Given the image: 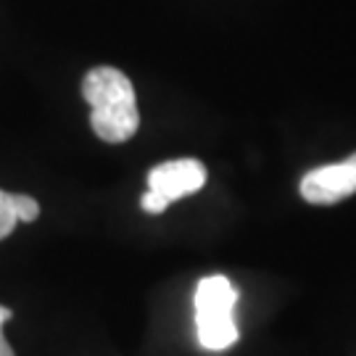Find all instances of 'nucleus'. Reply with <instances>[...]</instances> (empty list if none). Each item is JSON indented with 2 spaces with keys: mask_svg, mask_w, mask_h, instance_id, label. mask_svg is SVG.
<instances>
[{
  "mask_svg": "<svg viewBox=\"0 0 356 356\" xmlns=\"http://www.w3.org/2000/svg\"><path fill=\"white\" fill-rule=\"evenodd\" d=\"M11 206L13 214L19 222H35L40 216V204L32 198V195H24V193H11Z\"/></svg>",
  "mask_w": 356,
  "mask_h": 356,
  "instance_id": "5",
  "label": "nucleus"
},
{
  "mask_svg": "<svg viewBox=\"0 0 356 356\" xmlns=\"http://www.w3.org/2000/svg\"><path fill=\"white\" fill-rule=\"evenodd\" d=\"M206 185V166L198 159H175L153 166L148 172V191L175 204Z\"/></svg>",
  "mask_w": 356,
  "mask_h": 356,
  "instance_id": "4",
  "label": "nucleus"
},
{
  "mask_svg": "<svg viewBox=\"0 0 356 356\" xmlns=\"http://www.w3.org/2000/svg\"><path fill=\"white\" fill-rule=\"evenodd\" d=\"M16 214H13V206H11V193L0 191V241L8 238L16 227Z\"/></svg>",
  "mask_w": 356,
  "mask_h": 356,
  "instance_id": "6",
  "label": "nucleus"
},
{
  "mask_svg": "<svg viewBox=\"0 0 356 356\" xmlns=\"http://www.w3.org/2000/svg\"><path fill=\"white\" fill-rule=\"evenodd\" d=\"M11 309L8 306H0V356H16L13 354V348L8 346V341H6V335H3V325L11 319Z\"/></svg>",
  "mask_w": 356,
  "mask_h": 356,
  "instance_id": "8",
  "label": "nucleus"
},
{
  "mask_svg": "<svg viewBox=\"0 0 356 356\" xmlns=\"http://www.w3.org/2000/svg\"><path fill=\"white\" fill-rule=\"evenodd\" d=\"M356 193V153L341 164L312 169L301 179V198L312 206H332Z\"/></svg>",
  "mask_w": 356,
  "mask_h": 356,
  "instance_id": "3",
  "label": "nucleus"
},
{
  "mask_svg": "<svg viewBox=\"0 0 356 356\" xmlns=\"http://www.w3.org/2000/svg\"><path fill=\"white\" fill-rule=\"evenodd\" d=\"M238 301L235 285L225 275L204 277L195 288V327L206 351H227L238 343L232 309Z\"/></svg>",
  "mask_w": 356,
  "mask_h": 356,
  "instance_id": "2",
  "label": "nucleus"
},
{
  "mask_svg": "<svg viewBox=\"0 0 356 356\" xmlns=\"http://www.w3.org/2000/svg\"><path fill=\"white\" fill-rule=\"evenodd\" d=\"M82 95L90 103V127L106 143H127L140 127L135 88L124 72L95 66L82 79Z\"/></svg>",
  "mask_w": 356,
  "mask_h": 356,
  "instance_id": "1",
  "label": "nucleus"
},
{
  "mask_svg": "<svg viewBox=\"0 0 356 356\" xmlns=\"http://www.w3.org/2000/svg\"><path fill=\"white\" fill-rule=\"evenodd\" d=\"M140 206H143V211H145V214H164L172 204H169L166 198H161V195H156L153 191H148L145 195H143Z\"/></svg>",
  "mask_w": 356,
  "mask_h": 356,
  "instance_id": "7",
  "label": "nucleus"
}]
</instances>
